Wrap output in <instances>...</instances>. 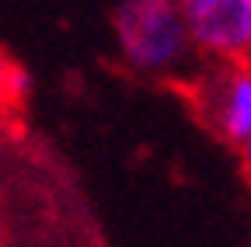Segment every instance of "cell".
Masks as SVG:
<instances>
[{
	"mask_svg": "<svg viewBox=\"0 0 251 247\" xmlns=\"http://www.w3.org/2000/svg\"><path fill=\"white\" fill-rule=\"evenodd\" d=\"M244 59H248V63H251V42H248V56H244Z\"/></svg>",
	"mask_w": 251,
	"mask_h": 247,
	"instance_id": "5",
	"label": "cell"
},
{
	"mask_svg": "<svg viewBox=\"0 0 251 247\" xmlns=\"http://www.w3.org/2000/svg\"><path fill=\"white\" fill-rule=\"evenodd\" d=\"M196 105L220 139L241 146L251 136V63H213L196 84Z\"/></svg>",
	"mask_w": 251,
	"mask_h": 247,
	"instance_id": "2",
	"label": "cell"
},
{
	"mask_svg": "<svg viewBox=\"0 0 251 247\" xmlns=\"http://www.w3.org/2000/svg\"><path fill=\"white\" fill-rule=\"evenodd\" d=\"M192 42L209 63H237L251 42V0H178Z\"/></svg>",
	"mask_w": 251,
	"mask_h": 247,
	"instance_id": "3",
	"label": "cell"
},
{
	"mask_svg": "<svg viewBox=\"0 0 251 247\" xmlns=\"http://www.w3.org/2000/svg\"><path fill=\"white\" fill-rule=\"evenodd\" d=\"M237 150H241V167H244V178H248V184H251V136H248Z\"/></svg>",
	"mask_w": 251,
	"mask_h": 247,
	"instance_id": "4",
	"label": "cell"
},
{
	"mask_svg": "<svg viewBox=\"0 0 251 247\" xmlns=\"http://www.w3.org/2000/svg\"><path fill=\"white\" fill-rule=\"evenodd\" d=\"M112 35L122 63L143 77L185 73L199 56L178 0H119Z\"/></svg>",
	"mask_w": 251,
	"mask_h": 247,
	"instance_id": "1",
	"label": "cell"
}]
</instances>
